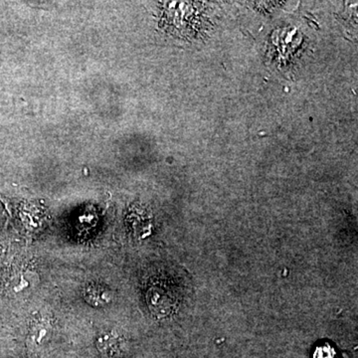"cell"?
Masks as SVG:
<instances>
[{
  "label": "cell",
  "mask_w": 358,
  "mask_h": 358,
  "mask_svg": "<svg viewBox=\"0 0 358 358\" xmlns=\"http://www.w3.org/2000/svg\"><path fill=\"white\" fill-rule=\"evenodd\" d=\"M98 345L105 352L117 353L121 352L124 341L117 334L107 331L99 338Z\"/></svg>",
  "instance_id": "7a4b0ae2"
},
{
  "label": "cell",
  "mask_w": 358,
  "mask_h": 358,
  "mask_svg": "<svg viewBox=\"0 0 358 358\" xmlns=\"http://www.w3.org/2000/svg\"><path fill=\"white\" fill-rule=\"evenodd\" d=\"M51 331L50 320L46 317H37L32 324V336L35 341H41L46 338L47 334Z\"/></svg>",
  "instance_id": "3957f363"
},
{
  "label": "cell",
  "mask_w": 358,
  "mask_h": 358,
  "mask_svg": "<svg viewBox=\"0 0 358 358\" xmlns=\"http://www.w3.org/2000/svg\"><path fill=\"white\" fill-rule=\"evenodd\" d=\"M84 296L93 307H103L112 301L113 294L107 287L92 284L85 289Z\"/></svg>",
  "instance_id": "6da1fadb"
},
{
  "label": "cell",
  "mask_w": 358,
  "mask_h": 358,
  "mask_svg": "<svg viewBox=\"0 0 358 358\" xmlns=\"http://www.w3.org/2000/svg\"><path fill=\"white\" fill-rule=\"evenodd\" d=\"M336 352L329 345L322 346L315 352V358H334Z\"/></svg>",
  "instance_id": "5b68a950"
},
{
  "label": "cell",
  "mask_w": 358,
  "mask_h": 358,
  "mask_svg": "<svg viewBox=\"0 0 358 358\" xmlns=\"http://www.w3.org/2000/svg\"><path fill=\"white\" fill-rule=\"evenodd\" d=\"M164 292L166 291L155 288L152 289L148 294V301H150V306L157 308V310H162V308L169 307V305H171L169 296H166Z\"/></svg>",
  "instance_id": "277c9868"
}]
</instances>
